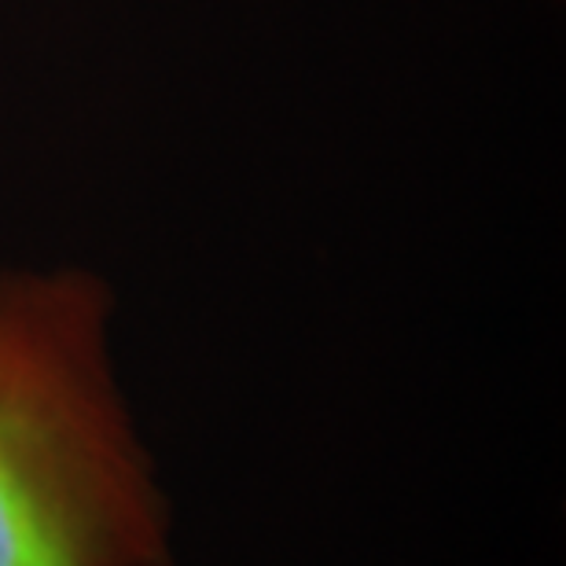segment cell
<instances>
[{
    "mask_svg": "<svg viewBox=\"0 0 566 566\" xmlns=\"http://www.w3.org/2000/svg\"><path fill=\"white\" fill-rule=\"evenodd\" d=\"M177 515L82 262L0 269V566H174Z\"/></svg>",
    "mask_w": 566,
    "mask_h": 566,
    "instance_id": "cell-1",
    "label": "cell"
}]
</instances>
